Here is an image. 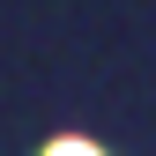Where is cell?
<instances>
[{"mask_svg": "<svg viewBox=\"0 0 156 156\" xmlns=\"http://www.w3.org/2000/svg\"><path fill=\"white\" fill-rule=\"evenodd\" d=\"M45 156H104V149H97V141H82V134H67V141H52Z\"/></svg>", "mask_w": 156, "mask_h": 156, "instance_id": "1", "label": "cell"}]
</instances>
